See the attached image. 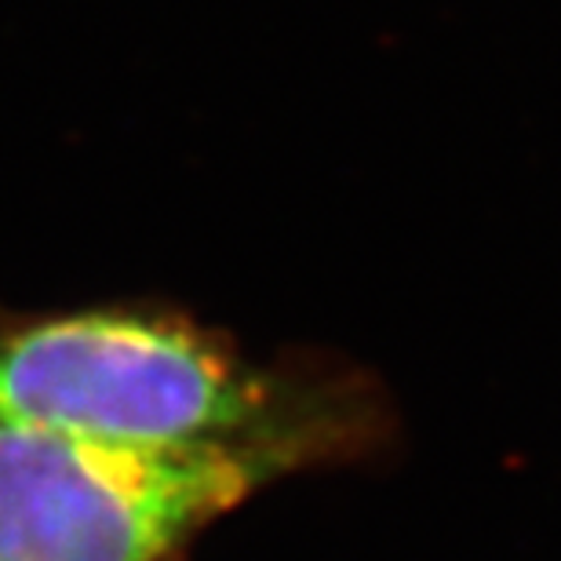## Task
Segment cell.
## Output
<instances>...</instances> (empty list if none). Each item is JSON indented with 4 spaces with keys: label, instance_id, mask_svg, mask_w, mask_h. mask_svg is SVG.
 <instances>
[{
    "label": "cell",
    "instance_id": "6da1fadb",
    "mask_svg": "<svg viewBox=\"0 0 561 561\" xmlns=\"http://www.w3.org/2000/svg\"><path fill=\"white\" fill-rule=\"evenodd\" d=\"M266 376L183 321L88 310L0 335V420L139 453L296 467L313 426Z\"/></svg>",
    "mask_w": 561,
    "mask_h": 561
},
{
    "label": "cell",
    "instance_id": "7a4b0ae2",
    "mask_svg": "<svg viewBox=\"0 0 561 561\" xmlns=\"http://www.w3.org/2000/svg\"><path fill=\"white\" fill-rule=\"evenodd\" d=\"M274 474L241 453H139L0 420V561H164Z\"/></svg>",
    "mask_w": 561,
    "mask_h": 561
}]
</instances>
